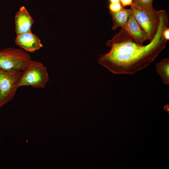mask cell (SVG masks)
I'll list each match as a JSON object with an SVG mask.
<instances>
[{"mask_svg": "<svg viewBox=\"0 0 169 169\" xmlns=\"http://www.w3.org/2000/svg\"><path fill=\"white\" fill-rule=\"evenodd\" d=\"M113 21L112 29L114 30L119 27L123 28L127 21L133 14L131 8L125 9L123 7L119 11L112 12L110 11Z\"/></svg>", "mask_w": 169, "mask_h": 169, "instance_id": "9", "label": "cell"}, {"mask_svg": "<svg viewBox=\"0 0 169 169\" xmlns=\"http://www.w3.org/2000/svg\"><path fill=\"white\" fill-rule=\"evenodd\" d=\"M153 0H132V4L145 10L153 11L154 10L152 6Z\"/></svg>", "mask_w": 169, "mask_h": 169, "instance_id": "11", "label": "cell"}, {"mask_svg": "<svg viewBox=\"0 0 169 169\" xmlns=\"http://www.w3.org/2000/svg\"><path fill=\"white\" fill-rule=\"evenodd\" d=\"M131 6L135 19L149 36L150 42L155 36L159 27V11H147L132 4Z\"/></svg>", "mask_w": 169, "mask_h": 169, "instance_id": "4", "label": "cell"}, {"mask_svg": "<svg viewBox=\"0 0 169 169\" xmlns=\"http://www.w3.org/2000/svg\"><path fill=\"white\" fill-rule=\"evenodd\" d=\"M120 2L116 3H110L109 5L110 11L112 12H117L120 11L123 7Z\"/></svg>", "mask_w": 169, "mask_h": 169, "instance_id": "12", "label": "cell"}, {"mask_svg": "<svg viewBox=\"0 0 169 169\" xmlns=\"http://www.w3.org/2000/svg\"><path fill=\"white\" fill-rule=\"evenodd\" d=\"M163 110H164L167 112L168 114H169V105L166 104L163 107Z\"/></svg>", "mask_w": 169, "mask_h": 169, "instance_id": "15", "label": "cell"}, {"mask_svg": "<svg viewBox=\"0 0 169 169\" xmlns=\"http://www.w3.org/2000/svg\"><path fill=\"white\" fill-rule=\"evenodd\" d=\"M123 28L137 43L143 45L146 40L150 41L149 36L140 26L133 14Z\"/></svg>", "mask_w": 169, "mask_h": 169, "instance_id": "7", "label": "cell"}, {"mask_svg": "<svg viewBox=\"0 0 169 169\" xmlns=\"http://www.w3.org/2000/svg\"><path fill=\"white\" fill-rule=\"evenodd\" d=\"M31 59L30 55L22 49L9 48L0 49V69L5 71H23Z\"/></svg>", "mask_w": 169, "mask_h": 169, "instance_id": "3", "label": "cell"}, {"mask_svg": "<svg viewBox=\"0 0 169 169\" xmlns=\"http://www.w3.org/2000/svg\"><path fill=\"white\" fill-rule=\"evenodd\" d=\"M121 3L123 7L126 6L131 5L132 4V0H120Z\"/></svg>", "mask_w": 169, "mask_h": 169, "instance_id": "14", "label": "cell"}, {"mask_svg": "<svg viewBox=\"0 0 169 169\" xmlns=\"http://www.w3.org/2000/svg\"><path fill=\"white\" fill-rule=\"evenodd\" d=\"M22 73L21 71L8 72L0 69V108L14 96Z\"/></svg>", "mask_w": 169, "mask_h": 169, "instance_id": "5", "label": "cell"}, {"mask_svg": "<svg viewBox=\"0 0 169 169\" xmlns=\"http://www.w3.org/2000/svg\"><path fill=\"white\" fill-rule=\"evenodd\" d=\"M22 72L17 83L18 88L30 86L44 88L49 80L47 68L41 63L36 61L30 60Z\"/></svg>", "mask_w": 169, "mask_h": 169, "instance_id": "2", "label": "cell"}, {"mask_svg": "<svg viewBox=\"0 0 169 169\" xmlns=\"http://www.w3.org/2000/svg\"><path fill=\"white\" fill-rule=\"evenodd\" d=\"M17 35L15 43L26 51L33 52L43 47L40 40L31 31Z\"/></svg>", "mask_w": 169, "mask_h": 169, "instance_id": "6", "label": "cell"}, {"mask_svg": "<svg viewBox=\"0 0 169 169\" xmlns=\"http://www.w3.org/2000/svg\"><path fill=\"white\" fill-rule=\"evenodd\" d=\"M17 35L31 31L34 21L24 6L21 7L15 17Z\"/></svg>", "mask_w": 169, "mask_h": 169, "instance_id": "8", "label": "cell"}, {"mask_svg": "<svg viewBox=\"0 0 169 169\" xmlns=\"http://www.w3.org/2000/svg\"><path fill=\"white\" fill-rule=\"evenodd\" d=\"M110 3H116L120 2V0H110Z\"/></svg>", "mask_w": 169, "mask_h": 169, "instance_id": "16", "label": "cell"}, {"mask_svg": "<svg viewBox=\"0 0 169 169\" xmlns=\"http://www.w3.org/2000/svg\"><path fill=\"white\" fill-rule=\"evenodd\" d=\"M156 69L158 74L161 77L163 83L169 84V59L167 58L162 59L156 64Z\"/></svg>", "mask_w": 169, "mask_h": 169, "instance_id": "10", "label": "cell"}, {"mask_svg": "<svg viewBox=\"0 0 169 169\" xmlns=\"http://www.w3.org/2000/svg\"><path fill=\"white\" fill-rule=\"evenodd\" d=\"M168 24L165 25L163 29L162 35L164 38L167 41L169 39V28Z\"/></svg>", "mask_w": 169, "mask_h": 169, "instance_id": "13", "label": "cell"}, {"mask_svg": "<svg viewBox=\"0 0 169 169\" xmlns=\"http://www.w3.org/2000/svg\"><path fill=\"white\" fill-rule=\"evenodd\" d=\"M160 22L157 32L152 40L146 45L137 43L121 28L119 32L106 42L111 47L107 53L100 55L99 64L116 74H134L147 66L166 47L167 40L163 37L164 26L168 24L166 11L159 13Z\"/></svg>", "mask_w": 169, "mask_h": 169, "instance_id": "1", "label": "cell"}]
</instances>
